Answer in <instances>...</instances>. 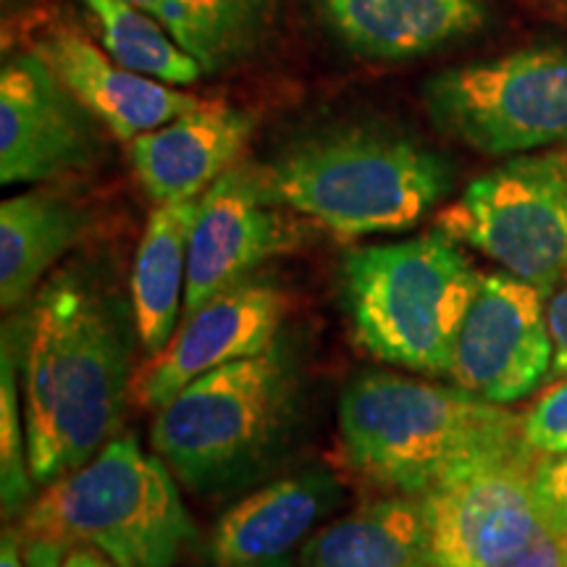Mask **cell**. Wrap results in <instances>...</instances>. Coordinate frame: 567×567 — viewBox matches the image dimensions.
I'll return each mask as SVG.
<instances>
[{
	"label": "cell",
	"instance_id": "ffe728a7",
	"mask_svg": "<svg viewBox=\"0 0 567 567\" xmlns=\"http://www.w3.org/2000/svg\"><path fill=\"white\" fill-rule=\"evenodd\" d=\"M197 205H200L197 197L163 203L151 213L142 231L130 279V300L140 344L151 354L172 342L176 321H182L189 237H193Z\"/></svg>",
	"mask_w": 567,
	"mask_h": 567
},
{
	"label": "cell",
	"instance_id": "d6986e66",
	"mask_svg": "<svg viewBox=\"0 0 567 567\" xmlns=\"http://www.w3.org/2000/svg\"><path fill=\"white\" fill-rule=\"evenodd\" d=\"M92 224L74 197L34 189L0 205V305L17 310Z\"/></svg>",
	"mask_w": 567,
	"mask_h": 567
},
{
	"label": "cell",
	"instance_id": "52a82bcc",
	"mask_svg": "<svg viewBox=\"0 0 567 567\" xmlns=\"http://www.w3.org/2000/svg\"><path fill=\"white\" fill-rule=\"evenodd\" d=\"M423 105L444 137L484 155L567 145V51L528 48L439 71Z\"/></svg>",
	"mask_w": 567,
	"mask_h": 567
},
{
	"label": "cell",
	"instance_id": "7c38bea8",
	"mask_svg": "<svg viewBox=\"0 0 567 567\" xmlns=\"http://www.w3.org/2000/svg\"><path fill=\"white\" fill-rule=\"evenodd\" d=\"M547 289L507 271L486 274L460 329L450 373L455 386L509 405L542 384L551 368Z\"/></svg>",
	"mask_w": 567,
	"mask_h": 567
},
{
	"label": "cell",
	"instance_id": "44dd1931",
	"mask_svg": "<svg viewBox=\"0 0 567 567\" xmlns=\"http://www.w3.org/2000/svg\"><path fill=\"white\" fill-rule=\"evenodd\" d=\"M95 19L103 51L126 69L166 84H193L205 74L200 63L163 24L130 0H80Z\"/></svg>",
	"mask_w": 567,
	"mask_h": 567
},
{
	"label": "cell",
	"instance_id": "ba28073f",
	"mask_svg": "<svg viewBox=\"0 0 567 567\" xmlns=\"http://www.w3.org/2000/svg\"><path fill=\"white\" fill-rule=\"evenodd\" d=\"M436 229L551 295L567 276V151L513 155L467 184Z\"/></svg>",
	"mask_w": 567,
	"mask_h": 567
},
{
	"label": "cell",
	"instance_id": "8992f818",
	"mask_svg": "<svg viewBox=\"0 0 567 567\" xmlns=\"http://www.w3.org/2000/svg\"><path fill=\"white\" fill-rule=\"evenodd\" d=\"M297 402V368L281 342L203 373L155 415L151 444L197 494L252 476L279 444Z\"/></svg>",
	"mask_w": 567,
	"mask_h": 567
},
{
	"label": "cell",
	"instance_id": "603a6c76",
	"mask_svg": "<svg viewBox=\"0 0 567 567\" xmlns=\"http://www.w3.org/2000/svg\"><path fill=\"white\" fill-rule=\"evenodd\" d=\"M19 373V323L6 321L0 344V499L6 517L24 515L38 486L21 439Z\"/></svg>",
	"mask_w": 567,
	"mask_h": 567
},
{
	"label": "cell",
	"instance_id": "f546056e",
	"mask_svg": "<svg viewBox=\"0 0 567 567\" xmlns=\"http://www.w3.org/2000/svg\"><path fill=\"white\" fill-rule=\"evenodd\" d=\"M61 567H116L109 557L90 547H71L63 555Z\"/></svg>",
	"mask_w": 567,
	"mask_h": 567
},
{
	"label": "cell",
	"instance_id": "6da1fadb",
	"mask_svg": "<svg viewBox=\"0 0 567 567\" xmlns=\"http://www.w3.org/2000/svg\"><path fill=\"white\" fill-rule=\"evenodd\" d=\"M132 300L101 268L71 264L19 323L24 436L38 486L76 471L116 436L137 342Z\"/></svg>",
	"mask_w": 567,
	"mask_h": 567
},
{
	"label": "cell",
	"instance_id": "4fadbf2b",
	"mask_svg": "<svg viewBox=\"0 0 567 567\" xmlns=\"http://www.w3.org/2000/svg\"><path fill=\"white\" fill-rule=\"evenodd\" d=\"M289 300L271 279H245L179 321L172 342L134 375L132 392L147 410H161L203 373L252 358L279 342Z\"/></svg>",
	"mask_w": 567,
	"mask_h": 567
},
{
	"label": "cell",
	"instance_id": "7a4b0ae2",
	"mask_svg": "<svg viewBox=\"0 0 567 567\" xmlns=\"http://www.w3.org/2000/svg\"><path fill=\"white\" fill-rule=\"evenodd\" d=\"M339 442L360 476L423 496L523 442V415L460 386L363 373L339 400Z\"/></svg>",
	"mask_w": 567,
	"mask_h": 567
},
{
	"label": "cell",
	"instance_id": "e0dca14e",
	"mask_svg": "<svg viewBox=\"0 0 567 567\" xmlns=\"http://www.w3.org/2000/svg\"><path fill=\"white\" fill-rule=\"evenodd\" d=\"M352 53L405 61L442 51L486 24V0H318Z\"/></svg>",
	"mask_w": 567,
	"mask_h": 567
},
{
	"label": "cell",
	"instance_id": "4dcf8cb0",
	"mask_svg": "<svg viewBox=\"0 0 567 567\" xmlns=\"http://www.w3.org/2000/svg\"><path fill=\"white\" fill-rule=\"evenodd\" d=\"M565 567H567V565H565Z\"/></svg>",
	"mask_w": 567,
	"mask_h": 567
},
{
	"label": "cell",
	"instance_id": "5bb4252c",
	"mask_svg": "<svg viewBox=\"0 0 567 567\" xmlns=\"http://www.w3.org/2000/svg\"><path fill=\"white\" fill-rule=\"evenodd\" d=\"M342 499L329 471H302L266 484L226 509L210 536L216 567H297L318 523Z\"/></svg>",
	"mask_w": 567,
	"mask_h": 567
},
{
	"label": "cell",
	"instance_id": "cb8c5ba5",
	"mask_svg": "<svg viewBox=\"0 0 567 567\" xmlns=\"http://www.w3.org/2000/svg\"><path fill=\"white\" fill-rule=\"evenodd\" d=\"M523 442L538 455H567V381L538 394L523 413Z\"/></svg>",
	"mask_w": 567,
	"mask_h": 567
},
{
	"label": "cell",
	"instance_id": "277c9868",
	"mask_svg": "<svg viewBox=\"0 0 567 567\" xmlns=\"http://www.w3.org/2000/svg\"><path fill=\"white\" fill-rule=\"evenodd\" d=\"M481 276L442 229L347 252L342 300L373 358L425 375L450 373Z\"/></svg>",
	"mask_w": 567,
	"mask_h": 567
},
{
	"label": "cell",
	"instance_id": "484cf974",
	"mask_svg": "<svg viewBox=\"0 0 567 567\" xmlns=\"http://www.w3.org/2000/svg\"><path fill=\"white\" fill-rule=\"evenodd\" d=\"M547 326L551 339L549 379L567 375V276L551 289L547 300Z\"/></svg>",
	"mask_w": 567,
	"mask_h": 567
},
{
	"label": "cell",
	"instance_id": "5b68a950",
	"mask_svg": "<svg viewBox=\"0 0 567 567\" xmlns=\"http://www.w3.org/2000/svg\"><path fill=\"white\" fill-rule=\"evenodd\" d=\"M17 530L24 542L97 549L116 567H174L197 538L172 467L134 434L113 436L82 467L51 481Z\"/></svg>",
	"mask_w": 567,
	"mask_h": 567
},
{
	"label": "cell",
	"instance_id": "3957f363",
	"mask_svg": "<svg viewBox=\"0 0 567 567\" xmlns=\"http://www.w3.org/2000/svg\"><path fill=\"white\" fill-rule=\"evenodd\" d=\"M260 172L274 203L339 237L405 231L455 187L442 153L384 126L310 134Z\"/></svg>",
	"mask_w": 567,
	"mask_h": 567
},
{
	"label": "cell",
	"instance_id": "9c48e42d",
	"mask_svg": "<svg viewBox=\"0 0 567 567\" xmlns=\"http://www.w3.org/2000/svg\"><path fill=\"white\" fill-rule=\"evenodd\" d=\"M538 457L520 442L421 496L436 567H507L555 530L536 499Z\"/></svg>",
	"mask_w": 567,
	"mask_h": 567
},
{
	"label": "cell",
	"instance_id": "30bf717a",
	"mask_svg": "<svg viewBox=\"0 0 567 567\" xmlns=\"http://www.w3.org/2000/svg\"><path fill=\"white\" fill-rule=\"evenodd\" d=\"M292 213L271 200L264 172L250 163H234L218 176L197 205L182 321L216 295L250 279L266 260L297 250L305 224Z\"/></svg>",
	"mask_w": 567,
	"mask_h": 567
},
{
	"label": "cell",
	"instance_id": "8fae6325",
	"mask_svg": "<svg viewBox=\"0 0 567 567\" xmlns=\"http://www.w3.org/2000/svg\"><path fill=\"white\" fill-rule=\"evenodd\" d=\"M97 118L45 59L17 53L0 69V182L40 184L101 158Z\"/></svg>",
	"mask_w": 567,
	"mask_h": 567
},
{
	"label": "cell",
	"instance_id": "2e32d148",
	"mask_svg": "<svg viewBox=\"0 0 567 567\" xmlns=\"http://www.w3.org/2000/svg\"><path fill=\"white\" fill-rule=\"evenodd\" d=\"M255 130L250 111L200 103L130 142V163L155 203L195 200L237 163Z\"/></svg>",
	"mask_w": 567,
	"mask_h": 567
},
{
	"label": "cell",
	"instance_id": "9a60e30c",
	"mask_svg": "<svg viewBox=\"0 0 567 567\" xmlns=\"http://www.w3.org/2000/svg\"><path fill=\"white\" fill-rule=\"evenodd\" d=\"M38 53L76 101L124 142L158 130L203 103L189 92L126 69L74 30H55L42 38Z\"/></svg>",
	"mask_w": 567,
	"mask_h": 567
},
{
	"label": "cell",
	"instance_id": "f1b7e54d",
	"mask_svg": "<svg viewBox=\"0 0 567 567\" xmlns=\"http://www.w3.org/2000/svg\"><path fill=\"white\" fill-rule=\"evenodd\" d=\"M0 567H30L27 565V547L19 530L6 528L0 542Z\"/></svg>",
	"mask_w": 567,
	"mask_h": 567
},
{
	"label": "cell",
	"instance_id": "7402d4cb",
	"mask_svg": "<svg viewBox=\"0 0 567 567\" xmlns=\"http://www.w3.org/2000/svg\"><path fill=\"white\" fill-rule=\"evenodd\" d=\"M279 0H182L193 27V59L205 74L247 59L266 38Z\"/></svg>",
	"mask_w": 567,
	"mask_h": 567
},
{
	"label": "cell",
	"instance_id": "ac0fdd59",
	"mask_svg": "<svg viewBox=\"0 0 567 567\" xmlns=\"http://www.w3.org/2000/svg\"><path fill=\"white\" fill-rule=\"evenodd\" d=\"M297 567H436L423 499L392 494L368 502L305 542Z\"/></svg>",
	"mask_w": 567,
	"mask_h": 567
},
{
	"label": "cell",
	"instance_id": "83f0119b",
	"mask_svg": "<svg viewBox=\"0 0 567 567\" xmlns=\"http://www.w3.org/2000/svg\"><path fill=\"white\" fill-rule=\"evenodd\" d=\"M27 547V565L30 567H61L63 555H66V544L51 542V538H32L24 542Z\"/></svg>",
	"mask_w": 567,
	"mask_h": 567
},
{
	"label": "cell",
	"instance_id": "4316f807",
	"mask_svg": "<svg viewBox=\"0 0 567 567\" xmlns=\"http://www.w3.org/2000/svg\"><path fill=\"white\" fill-rule=\"evenodd\" d=\"M130 3L166 27L168 34L189 53V48H193V27H189V17L184 11L182 0H130Z\"/></svg>",
	"mask_w": 567,
	"mask_h": 567
},
{
	"label": "cell",
	"instance_id": "d4e9b609",
	"mask_svg": "<svg viewBox=\"0 0 567 567\" xmlns=\"http://www.w3.org/2000/svg\"><path fill=\"white\" fill-rule=\"evenodd\" d=\"M538 507L555 530H567V455H542L534 471Z\"/></svg>",
	"mask_w": 567,
	"mask_h": 567
}]
</instances>
